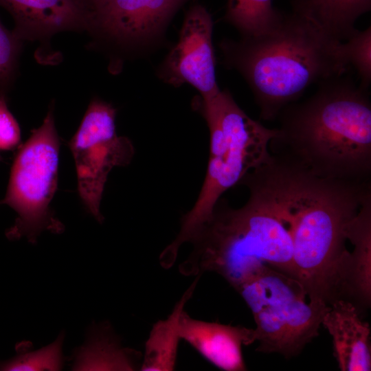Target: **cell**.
<instances>
[{"label":"cell","instance_id":"obj_1","mask_svg":"<svg viewBox=\"0 0 371 371\" xmlns=\"http://www.w3.org/2000/svg\"><path fill=\"white\" fill-rule=\"evenodd\" d=\"M273 186L289 214L294 277L309 301L330 305L341 297L350 252L346 229L371 194L370 183L320 178L283 164Z\"/></svg>","mask_w":371,"mask_h":371},{"label":"cell","instance_id":"obj_2","mask_svg":"<svg viewBox=\"0 0 371 371\" xmlns=\"http://www.w3.org/2000/svg\"><path fill=\"white\" fill-rule=\"evenodd\" d=\"M274 155L320 178L370 182L371 104L350 77L319 82L313 95L286 106L277 117Z\"/></svg>","mask_w":371,"mask_h":371},{"label":"cell","instance_id":"obj_3","mask_svg":"<svg viewBox=\"0 0 371 371\" xmlns=\"http://www.w3.org/2000/svg\"><path fill=\"white\" fill-rule=\"evenodd\" d=\"M238 184L249 197L234 209L220 199L212 214L190 242L192 250L179 265L185 276L214 272L236 291L264 265L293 278L289 214L258 168Z\"/></svg>","mask_w":371,"mask_h":371},{"label":"cell","instance_id":"obj_4","mask_svg":"<svg viewBox=\"0 0 371 371\" xmlns=\"http://www.w3.org/2000/svg\"><path fill=\"white\" fill-rule=\"evenodd\" d=\"M221 49L225 65L248 83L266 121L313 84L341 76L349 67L343 42L292 12L260 34L222 41Z\"/></svg>","mask_w":371,"mask_h":371},{"label":"cell","instance_id":"obj_5","mask_svg":"<svg viewBox=\"0 0 371 371\" xmlns=\"http://www.w3.org/2000/svg\"><path fill=\"white\" fill-rule=\"evenodd\" d=\"M201 113L210 131L207 172L194 205L181 218L179 233L160 254L168 264L175 262L181 246L209 221L222 194L271 159L269 144L279 132L251 119L227 90L203 99Z\"/></svg>","mask_w":371,"mask_h":371},{"label":"cell","instance_id":"obj_6","mask_svg":"<svg viewBox=\"0 0 371 371\" xmlns=\"http://www.w3.org/2000/svg\"><path fill=\"white\" fill-rule=\"evenodd\" d=\"M236 291L256 323V350L287 359L297 356L319 335L330 307L322 302H306V291L298 280L267 265Z\"/></svg>","mask_w":371,"mask_h":371},{"label":"cell","instance_id":"obj_7","mask_svg":"<svg viewBox=\"0 0 371 371\" xmlns=\"http://www.w3.org/2000/svg\"><path fill=\"white\" fill-rule=\"evenodd\" d=\"M60 141L50 108L43 124L32 131L12 164L5 198L18 214L5 234L10 240L26 236L35 243L43 230L59 234L64 226L49 204L58 186Z\"/></svg>","mask_w":371,"mask_h":371},{"label":"cell","instance_id":"obj_8","mask_svg":"<svg viewBox=\"0 0 371 371\" xmlns=\"http://www.w3.org/2000/svg\"><path fill=\"white\" fill-rule=\"evenodd\" d=\"M115 109L98 99L89 104L78 129L69 142L82 203L102 223L100 205L107 177L113 168L130 164L135 153L131 140L117 136Z\"/></svg>","mask_w":371,"mask_h":371},{"label":"cell","instance_id":"obj_9","mask_svg":"<svg viewBox=\"0 0 371 371\" xmlns=\"http://www.w3.org/2000/svg\"><path fill=\"white\" fill-rule=\"evenodd\" d=\"M212 28L211 16L204 7L195 5L188 11L179 41L161 68L164 81L174 86L188 83L200 92L203 99L220 91L216 80Z\"/></svg>","mask_w":371,"mask_h":371},{"label":"cell","instance_id":"obj_10","mask_svg":"<svg viewBox=\"0 0 371 371\" xmlns=\"http://www.w3.org/2000/svg\"><path fill=\"white\" fill-rule=\"evenodd\" d=\"M184 1L91 0V27L120 41H145L161 30Z\"/></svg>","mask_w":371,"mask_h":371},{"label":"cell","instance_id":"obj_11","mask_svg":"<svg viewBox=\"0 0 371 371\" xmlns=\"http://www.w3.org/2000/svg\"><path fill=\"white\" fill-rule=\"evenodd\" d=\"M179 333L204 359L225 371H245L243 346L256 341L254 328L205 322L181 312Z\"/></svg>","mask_w":371,"mask_h":371},{"label":"cell","instance_id":"obj_12","mask_svg":"<svg viewBox=\"0 0 371 371\" xmlns=\"http://www.w3.org/2000/svg\"><path fill=\"white\" fill-rule=\"evenodd\" d=\"M12 16L20 39H36L60 31L91 26L87 6L81 0H0Z\"/></svg>","mask_w":371,"mask_h":371},{"label":"cell","instance_id":"obj_13","mask_svg":"<svg viewBox=\"0 0 371 371\" xmlns=\"http://www.w3.org/2000/svg\"><path fill=\"white\" fill-rule=\"evenodd\" d=\"M322 325L332 337L334 356L341 370H371L370 327L352 302L344 299L333 302Z\"/></svg>","mask_w":371,"mask_h":371},{"label":"cell","instance_id":"obj_14","mask_svg":"<svg viewBox=\"0 0 371 371\" xmlns=\"http://www.w3.org/2000/svg\"><path fill=\"white\" fill-rule=\"evenodd\" d=\"M346 234L354 247L345 269L341 299L352 302L361 313L371 304V194L349 223Z\"/></svg>","mask_w":371,"mask_h":371},{"label":"cell","instance_id":"obj_15","mask_svg":"<svg viewBox=\"0 0 371 371\" xmlns=\"http://www.w3.org/2000/svg\"><path fill=\"white\" fill-rule=\"evenodd\" d=\"M292 12L330 37L346 41L357 30L355 23L371 9V0H292Z\"/></svg>","mask_w":371,"mask_h":371},{"label":"cell","instance_id":"obj_16","mask_svg":"<svg viewBox=\"0 0 371 371\" xmlns=\"http://www.w3.org/2000/svg\"><path fill=\"white\" fill-rule=\"evenodd\" d=\"M201 276L196 278L176 303L166 319L153 324L146 341L140 367L142 371H171L175 369L179 340V318L186 302L192 297Z\"/></svg>","mask_w":371,"mask_h":371},{"label":"cell","instance_id":"obj_17","mask_svg":"<svg viewBox=\"0 0 371 371\" xmlns=\"http://www.w3.org/2000/svg\"><path fill=\"white\" fill-rule=\"evenodd\" d=\"M89 344L78 354L74 367L80 370H135L141 353L122 348L108 326L99 329Z\"/></svg>","mask_w":371,"mask_h":371},{"label":"cell","instance_id":"obj_18","mask_svg":"<svg viewBox=\"0 0 371 371\" xmlns=\"http://www.w3.org/2000/svg\"><path fill=\"white\" fill-rule=\"evenodd\" d=\"M282 14L273 6L272 0H228L225 19L243 37H251L273 28Z\"/></svg>","mask_w":371,"mask_h":371},{"label":"cell","instance_id":"obj_19","mask_svg":"<svg viewBox=\"0 0 371 371\" xmlns=\"http://www.w3.org/2000/svg\"><path fill=\"white\" fill-rule=\"evenodd\" d=\"M64 333L50 345L35 352L18 350V355L0 362V370H60L63 367L62 344Z\"/></svg>","mask_w":371,"mask_h":371},{"label":"cell","instance_id":"obj_20","mask_svg":"<svg viewBox=\"0 0 371 371\" xmlns=\"http://www.w3.org/2000/svg\"><path fill=\"white\" fill-rule=\"evenodd\" d=\"M343 52L348 65L357 71L359 87L368 91L371 82V27L357 30L343 42Z\"/></svg>","mask_w":371,"mask_h":371},{"label":"cell","instance_id":"obj_21","mask_svg":"<svg viewBox=\"0 0 371 371\" xmlns=\"http://www.w3.org/2000/svg\"><path fill=\"white\" fill-rule=\"evenodd\" d=\"M20 41L0 20V91L5 92L14 78Z\"/></svg>","mask_w":371,"mask_h":371},{"label":"cell","instance_id":"obj_22","mask_svg":"<svg viewBox=\"0 0 371 371\" xmlns=\"http://www.w3.org/2000/svg\"><path fill=\"white\" fill-rule=\"evenodd\" d=\"M20 140L19 124L8 109L5 92L0 91V149L12 150Z\"/></svg>","mask_w":371,"mask_h":371},{"label":"cell","instance_id":"obj_23","mask_svg":"<svg viewBox=\"0 0 371 371\" xmlns=\"http://www.w3.org/2000/svg\"><path fill=\"white\" fill-rule=\"evenodd\" d=\"M88 8V5L91 0H81Z\"/></svg>","mask_w":371,"mask_h":371},{"label":"cell","instance_id":"obj_24","mask_svg":"<svg viewBox=\"0 0 371 371\" xmlns=\"http://www.w3.org/2000/svg\"><path fill=\"white\" fill-rule=\"evenodd\" d=\"M0 160H1V157H0Z\"/></svg>","mask_w":371,"mask_h":371},{"label":"cell","instance_id":"obj_25","mask_svg":"<svg viewBox=\"0 0 371 371\" xmlns=\"http://www.w3.org/2000/svg\"><path fill=\"white\" fill-rule=\"evenodd\" d=\"M1 204V203H0Z\"/></svg>","mask_w":371,"mask_h":371}]
</instances>
